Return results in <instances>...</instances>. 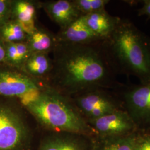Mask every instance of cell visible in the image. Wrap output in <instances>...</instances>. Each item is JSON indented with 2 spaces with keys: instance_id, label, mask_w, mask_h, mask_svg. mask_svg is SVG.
Here are the masks:
<instances>
[{
  "instance_id": "cell-7",
  "label": "cell",
  "mask_w": 150,
  "mask_h": 150,
  "mask_svg": "<svg viewBox=\"0 0 150 150\" xmlns=\"http://www.w3.org/2000/svg\"><path fill=\"white\" fill-rule=\"evenodd\" d=\"M70 98L87 121L118 110L112 98L101 88L85 91Z\"/></svg>"
},
{
  "instance_id": "cell-19",
  "label": "cell",
  "mask_w": 150,
  "mask_h": 150,
  "mask_svg": "<svg viewBox=\"0 0 150 150\" xmlns=\"http://www.w3.org/2000/svg\"><path fill=\"white\" fill-rule=\"evenodd\" d=\"M6 55L5 64L20 70L17 51L15 43H5Z\"/></svg>"
},
{
  "instance_id": "cell-6",
  "label": "cell",
  "mask_w": 150,
  "mask_h": 150,
  "mask_svg": "<svg viewBox=\"0 0 150 150\" xmlns=\"http://www.w3.org/2000/svg\"><path fill=\"white\" fill-rule=\"evenodd\" d=\"M92 136L41 131L33 150H95Z\"/></svg>"
},
{
  "instance_id": "cell-2",
  "label": "cell",
  "mask_w": 150,
  "mask_h": 150,
  "mask_svg": "<svg viewBox=\"0 0 150 150\" xmlns=\"http://www.w3.org/2000/svg\"><path fill=\"white\" fill-rule=\"evenodd\" d=\"M21 101L41 131L95 135L70 97L48 86Z\"/></svg>"
},
{
  "instance_id": "cell-9",
  "label": "cell",
  "mask_w": 150,
  "mask_h": 150,
  "mask_svg": "<svg viewBox=\"0 0 150 150\" xmlns=\"http://www.w3.org/2000/svg\"><path fill=\"white\" fill-rule=\"evenodd\" d=\"M124 97L134 123L150 124V82L130 88Z\"/></svg>"
},
{
  "instance_id": "cell-12",
  "label": "cell",
  "mask_w": 150,
  "mask_h": 150,
  "mask_svg": "<svg viewBox=\"0 0 150 150\" xmlns=\"http://www.w3.org/2000/svg\"><path fill=\"white\" fill-rule=\"evenodd\" d=\"M38 2L14 0L12 2L11 20L18 22L29 35L36 29L35 24Z\"/></svg>"
},
{
  "instance_id": "cell-5",
  "label": "cell",
  "mask_w": 150,
  "mask_h": 150,
  "mask_svg": "<svg viewBox=\"0 0 150 150\" xmlns=\"http://www.w3.org/2000/svg\"><path fill=\"white\" fill-rule=\"evenodd\" d=\"M2 66V65H1ZM0 66V96L23 101L40 91L45 85L21 70Z\"/></svg>"
},
{
  "instance_id": "cell-8",
  "label": "cell",
  "mask_w": 150,
  "mask_h": 150,
  "mask_svg": "<svg viewBox=\"0 0 150 150\" xmlns=\"http://www.w3.org/2000/svg\"><path fill=\"white\" fill-rule=\"evenodd\" d=\"M95 136L112 137L126 133L134 128V120L128 112L117 110L101 117L88 121Z\"/></svg>"
},
{
  "instance_id": "cell-24",
  "label": "cell",
  "mask_w": 150,
  "mask_h": 150,
  "mask_svg": "<svg viewBox=\"0 0 150 150\" xmlns=\"http://www.w3.org/2000/svg\"><path fill=\"white\" fill-rule=\"evenodd\" d=\"M5 44L0 38V66L5 64Z\"/></svg>"
},
{
  "instance_id": "cell-21",
  "label": "cell",
  "mask_w": 150,
  "mask_h": 150,
  "mask_svg": "<svg viewBox=\"0 0 150 150\" xmlns=\"http://www.w3.org/2000/svg\"><path fill=\"white\" fill-rule=\"evenodd\" d=\"M16 48L17 51L18 63L20 65V70L31 54V52L26 42L16 43Z\"/></svg>"
},
{
  "instance_id": "cell-4",
  "label": "cell",
  "mask_w": 150,
  "mask_h": 150,
  "mask_svg": "<svg viewBox=\"0 0 150 150\" xmlns=\"http://www.w3.org/2000/svg\"><path fill=\"white\" fill-rule=\"evenodd\" d=\"M40 134L20 100L0 96V150H33Z\"/></svg>"
},
{
  "instance_id": "cell-23",
  "label": "cell",
  "mask_w": 150,
  "mask_h": 150,
  "mask_svg": "<svg viewBox=\"0 0 150 150\" xmlns=\"http://www.w3.org/2000/svg\"><path fill=\"white\" fill-rule=\"evenodd\" d=\"M134 150H150V139H144L139 143L136 142Z\"/></svg>"
},
{
  "instance_id": "cell-14",
  "label": "cell",
  "mask_w": 150,
  "mask_h": 150,
  "mask_svg": "<svg viewBox=\"0 0 150 150\" xmlns=\"http://www.w3.org/2000/svg\"><path fill=\"white\" fill-rule=\"evenodd\" d=\"M52 67V59L50 57L48 54L33 53L30 55L20 70L41 82L42 79L48 78Z\"/></svg>"
},
{
  "instance_id": "cell-22",
  "label": "cell",
  "mask_w": 150,
  "mask_h": 150,
  "mask_svg": "<svg viewBox=\"0 0 150 150\" xmlns=\"http://www.w3.org/2000/svg\"><path fill=\"white\" fill-rule=\"evenodd\" d=\"M138 11L139 16H147L150 18V0L143 1V6Z\"/></svg>"
},
{
  "instance_id": "cell-15",
  "label": "cell",
  "mask_w": 150,
  "mask_h": 150,
  "mask_svg": "<svg viewBox=\"0 0 150 150\" xmlns=\"http://www.w3.org/2000/svg\"><path fill=\"white\" fill-rule=\"evenodd\" d=\"M29 48L33 53H47L52 51L57 41L56 36H54L48 31L42 28H38L31 34L28 35L26 41Z\"/></svg>"
},
{
  "instance_id": "cell-13",
  "label": "cell",
  "mask_w": 150,
  "mask_h": 150,
  "mask_svg": "<svg viewBox=\"0 0 150 150\" xmlns=\"http://www.w3.org/2000/svg\"><path fill=\"white\" fill-rule=\"evenodd\" d=\"M83 16L87 25L103 40L110 36L120 19L110 15L105 10Z\"/></svg>"
},
{
  "instance_id": "cell-10",
  "label": "cell",
  "mask_w": 150,
  "mask_h": 150,
  "mask_svg": "<svg viewBox=\"0 0 150 150\" xmlns=\"http://www.w3.org/2000/svg\"><path fill=\"white\" fill-rule=\"evenodd\" d=\"M56 39L57 42L76 45L95 44L103 41L87 25L83 15L61 29Z\"/></svg>"
},
{
  "instance_id": "cell-3",
  "label": "cell",
  "mask_w": 150,
  "mask_h": 150,
  "mask_svg": "<svg viewBox=\"0 0 150 150\" xmlns=\"http://www.w3.org/2000/svg\"><path fill=\"white\" fill-rule=\"evenodd\" d=\"M108 57L115 67L136 76L141 83L150 82V40L129 20L120 19L106 40Z\"/></svg>"
},
{
  "instance_id": "cell-1",
  "label": "cell",
  "mask_w": 150,
  "mask_h": 150,
  "mask_svg": "<svg viewBox=\"0 0 150 150\" xmlns=\"http://www.w3.org/2000/svg\"><path fill=\"white\" fill-rule=\"evenodd\" d=\"M95 44L57 42L52 50L53 67L48 86L67 96L110 87L111 63Z\"/></svg>"
},
{
  "instance_id": "cell-20",
  "label": "cell",
  "mask_w": 150,
  "mask_h": 150,
  "mask_svg": "<svg viewBox=\"0 0 150 150\" xmlns=\"http://www.w3.org/2000/svg\"><path fill=\"white\" fill-rule=\"evenodd\" d=\"M12 0H0V29L11 20Z\"/></svg>"
},
{
  "instance_id": "cell-16",
  "label": "cell",
  "mask_w": 150,
  "mask_h": 150,
  "mask_svg": "<svg viewBox=\"0 0 150 150\" xmlns=\"http://www.w3.org/2000/svg\"><path fill=\"white\" fill-rule=\"evenodd\" d=\"M28 35L17 22L10 20L0 29V38L5 43L26 42Z\"/></svg>"
},
{
  "instance_id": "cell-11",
  "label": "cell",
  "mask_w": 150,
  "mask_h": 150,
  "mask_svg": "<svg viewBox=\"0 0 150 150\" xmlns=\"http://www.w3.org/2000/svg\"><path fill=\"white\" fill-rule=\"evenodd\" d=\"M49 17L61 27V30L69 26L81 15L72 1H50L40 4Z\"/></svg>"
},
{
  "instance_id": "cell-17",
  "label": "cell",
  "mask_w": 150,
  "mask_h": 150,
  "mask_svg": "<svg viewBox=\"0 0 150 150\" xmlns=\"http://www.w3.org/2000/svg\"><path fill=\"white\" fill-rule=\"evenodd\" d=\"M98 137L94 139L95 150H134L136 141L132 138L114 139L112 137Z\"/></svg>"
},
{
  "instance_id": "cell-18",
  "label": "cell",
  "mask_w": 150,
  "mask_h": 150,
  "mask_svg": "<svg viewBox=\"0 0 150 150\" xmlns=\"http://www.w3.org/2000/svg\"><path fill=\"white\" fill-rule=\"evenodd\" d=\"M81 15H85L105 10L109 0H74L72 1Z\"/></svg>"
}]
</instances>
